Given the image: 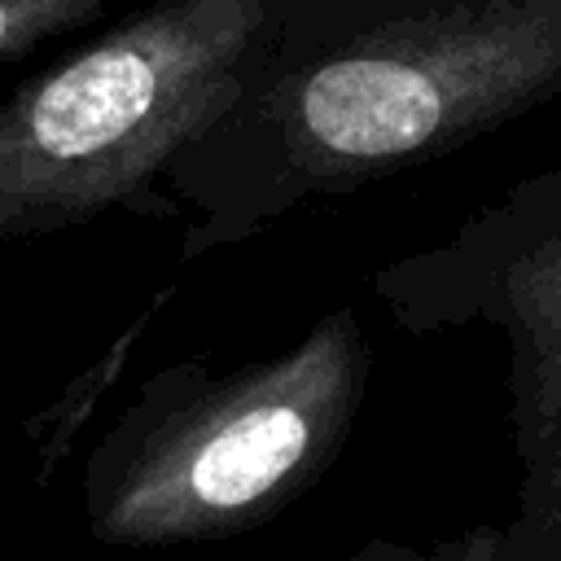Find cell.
I'll return each mask as SVG.
<instances>
[{"label":"cell","mask_w":561,"mask_h":561,"mask_svg":"<svg viewBox=\"0 0 561 561\" xmlns=\"http://www.w3.org/2000/svg\"><path fill=\"white\" fill-rule=\"evenodd\" d=\"M110 0H0V66L96 22Z\"/></svg>","instance_id":"obj_5"},{"label":"cell","mask_w":561,"mask_h":561,"mask_svg":"<svg viewBox=\"0 0 561 561\" xmlns=\"http://www.w3.org/2000/svg\"><path fill=\"white\" fill-rule=\"evenodd\" d=\"M368 377L373 351L351 307L232 373H210L206 359L149 373L83 460L88 535L110 548H175L272 522L337 465Z\"/></svg>","instance_id":"obj_2"},{"label":"cell","mask_w":561,"mask_h":561,"mask_svg":"<svg viewBox=\"0 0 561 561\" xmlns=\"http://www.w3.org/2000/svg\"><path fill=\"white\" fill-rule=\"evenodd\" d=\"M285 0H153L0 101V241L180 215L167 162L237 96Z\"/></svg>","instance_id":"obj_3"},{"label":"cell","mask_w":561,"mask_h":561,"mask_svg":"<svg viewBox=\"0 0 561 561\" xmlns=\"http://www.w3.org/2000/svg\"><path fill=\"white\" fill-rule=\"evenodd\" d=\"M561 96V0H285L237 96L167 162L180 259L245 245Z\"/></svg>","instance_id":"obj_1"},{"label":"cell","mask_w":561,"mask_h":561,"mask_svg":"<svg viewBox=\"0 0 561 561\" xmlns=\"http://www.w3.org/2000/svg\"><path fill=\"white\" fill-rule=\"evenodd\" d=\"M373 294L403 333L504 337L522 482L495 561H561V167L517 180L451 237L381 263Z\"/></svg>","instance_id":"obj_4"},{"label":"cell","mask_w":561,"mask_h":561,"mask_svg":"<svg viewBox=\"0 0 561 561\" xmlns=\"http://www.w3.org/2000/svg\"><path fill=\"white\" fill-rule=\"evenodd\" d=\"M495 548H500V526H473L460 535L456 561H495Z\"/></svg>","instance_id":"obj_7"},{"label":"cell","mask_w":561,"mask_h":561,"mask_svg":"<svg viewBox=\"0 0 561 561\" xmlns=\"http://www.w3.org/2000/svg\"><path fill=\"white\" fill-rule=\"evenodd\" d=\"M456 557H460V535L443 539L434 548H412V543H399V539H368L346 561H456Z\"/></svg>","instance_id":"obj_6"}]
</instances>
